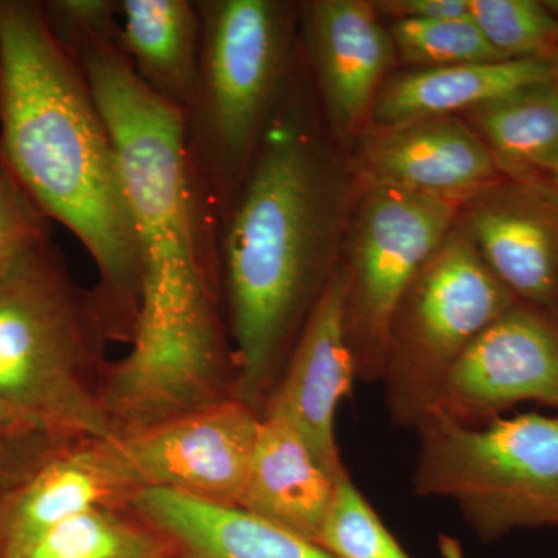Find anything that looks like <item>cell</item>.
Listing matches in <instances>:
<instances>
[{
    "label": "cell",
    "mask_w": 558,
    "mask_h": 558,
    "mask_svg": "<svg viewBox=\"0 0 558 558\" xmlns=\"http://www.w3.org/2000/svg\"><path fill=\"white\" fill-rule=\"evenodd\" d=\"M357 380L347 326L341 260L290 351L263 414L289 422L330 475H349L336 435L341 400Z\"/></svg>",
    "instance_id": "8fae6325"
},
{
    "label": "cell",
    "mask_w": 558,
    "mask_h": 558,
    "mask_svg": "<svg viewBox=\"0 0 558 558\" xmlns=\"http://www.w3.org/2000/svg\"><path fill=\"white\" fill-rule=\"evenodd\" d=\"M119 40L138 78L185 112L199 75L202 25L194 0H119Z\"/></svg>",
    "instance_id": "d6986e66"
},
{
    "label": "cell",
    "mask_w": 558,
    "mask_h": 558,
    "mask_svg": "<svg viewBox=\"0 0 558 558\" xmlns=\"http://www.w3.org/2000/svg\"><path fill=\"white\" fill-rule=\"evenodd\" d=\"M344 213L347 179L299 70L218 233L234 398L259 414L340 264Z\"/></svg>",
    "instance_id": "7a4b0ae2"
},
{
    "label": "cell",
    "mask_w": 558,
    "mask_h": 558,
    "mask_svg": "<svg viewBox=\"0 0 558 558\" xmlns=\"http://www.w3.org/2000/svg\"><path fill=\"white\" fill-rule=\"evenodd\" d=\"M51 240V220L0 154V270Z\"/></svg>",
    "instance_id": "d4e9b609"
},
{
    "label": "cell",
    "mask_w": 558,
    "mask_h": 558,
    "mask_svg": "<svg viewBox=\"0 0 558 558\" xmlns=\"http://www.w3.org/2000/svg\"><path fill=\"white\" fill-rule=\"evenodd\" d=\"M259 424L258 411L233 396L131 435L98 440V447L130 497L143 488H165L240 508Z\"/></svg>",
    "instance_id": "9c48e42d"
},
{
    "label": "cell",
    "mask_w": 558,
    "mask_h": 558,
    "mask_svg": "<svg viewBox=\"0 0 558 558\" xmlns=\"http://www.w3.org/2000/svg\"><path fill=\"white\" fill-rule=\"evenodd\" d=\"M196 5L199 75L183 131L194 185L219 233L299 72V10L277 0H197Z\"/></svg>",
    "instance_id": "5b68a950"
},
{
    "label": "cell",
    "mask_w": 558,
    "mask_h": 558,
    "mask_svg": "<svg viewBox=\"0 0 558 558\" xmlns=\"http://www.w3.org/2000/svg\"><path fill=\"white\" fill-rule=\"evenodd\" d=\"M69 444L73 442L44 432H28L0 440V517L11 497L33 473Z\"/></svg>",
    "instance_id": "484cf974"
},
{
    "label": "cell",
    "mask_w": 558,
    "mask_h": 558,
    "mask_svg": "<svg viewBox=\"0 0 558 558\" xmlns=\"http://www.w3.org/2000/svg\"><path fill=\"white\" fill-rule=\"evenodd\" d=\"M462 215L465 236L517 303L558 323V194L501 180Z\"/></svg>",
    "instance_id": "7c38bea8"
},
{
    "label": "cell",
    "mask_w": 558,
    "mask_h": 558,
    "mask_svg": "<svg viewBox=\"0 0 558 558\" xmlns=\"http://www.w3.org/2000/svg\"><path fill=\"white\" fill-rule=\"evenodd\" d=\"M546 5H548L549 9L553 10L554 13H556L558 16V0H548V2H546Z\"/></svg>",
    "instance_id": "4dcf8cb0"
},
{
    "label": "cell",
    "mask_w": 558,
    "mask_h": 558,
    "mask_svg": "<svg viewBox=\"0 0 558 558\" xmlns=\"http://www.w3.org/2000/svg\"><path fill=\"white\" fill-rule=\"evenodd\" d=\"M538 183H542V185L548 186V189L556 191L558 194V167L554 168L553 171L549 172L548 175H546L545 179L539 180Z\"/></svg>",
    "instance_id": "f1b7e54d"
},
{
    "label": "cell",
    "mask_w": 558,
    "mask_h": 558,
    "mask_svg": "<svg viewBox=\"0 0 558 558\" xmlns=\"http://www.w3.org/2000/svg\"><path fill=\"white\" fill-rule=\"evenodd\" d=\"M380 17L399 20H442V17L465 16L468 0H385L374 2Z\"/></svg>",
    "instance_id": "4316f807"
},
{
    "label": "cell",
    "mask_w": 558,
    "mask_h": 558,
    "mask_svg": "<svg viewBox=\"0 0 558 558\" xmlns=\"http://www.w3.org/2000/svg\"><path fill=\"white\" fill-rule=\"evenodd\" d=\"M130 495L106 465L97 440H78L53 454L11 497L0 517V550L98 506L124 509Z\"/></svg>",
    "instance_id": "ac0fdd59"
},
{
    "label": "cell",
    "mask_w": 558,
    "mask_h": 558,
    "mask_svg": "<svg viewBox=\"0 0 558 558\" xmlns=\"http://www.w3.org/2000/svg\"><path fill=\"white\" fill-rule=\"evenodd\" d=\"M90 290L49 240L0 270V405L57 438L102 440L110 363Z\"/></svg>",
    "instance_id": "277c9868"
},
{
    "label": "cell",
    "mask_w": 558,
    "mask_h": 558,
    "mask_svg": "<svg viewBox=\"0 0 558 558\" xmlns=\"http://www.w3.org/2000/svg\"><path fill=\"white\" fill-rule=\"evenodd\" d=\"M124 509L183 558H333L317 543L240 508L165 488H143Z\"/></svg>",
    "instance_id": "9a60e30c"
},
{
    "label": "cell",
    "mask_w": 558,
    "mask_h": 558,
    "mask_svg": "<svg viewBox=\"0 0 558 558\" xmlns=\"http://www.w3.org/2000/svg\"><path fill=\"white\" fill-rule=\"evenodd\" d=\"M304 50L333 132L373 113L396 49L374 2L312 0L299 7Z\"/></svg>",
    "instance_id": "4fadbf2b"
},
{
    "label": "cell",
    "mask_w": 558,
    "mask_h": 558,
    "mask_svg": "<svg viewBox=\"0 0 558 558\" xmlns=\"http://www.w3.org/2000/svg\"><path fill=\"white\" fill-rule=\"evenodd\" d=\"M553 68H554V81L558 84V51L556 57L553 58Z\"/></svg>",
    "instance_id": "f546056e"
},
{
    "label": "cell",
    "mask_w": 558,
    "mask_h": 558,
    "mask_svg": "<svg viewBox=\"0 0 558 558\" xmlns=\"http://www.w3.org/2000/svg\"><path fill=\"white\" fill-rule=\"evenodd\" d=\"M339 481L289 422L263 414L240 509L317 543Z\"/></svg>",
    "instance_id": "2e32d148"
},
{
    "label": "cell",
    "mask_w": 558,
    "mask_h": 558,
    "mask_svg": "<svg viewBox=\"0 0 558 558\" xmlns=\"http://www.w3.org/2000/svg\"><path fill=\"white\" fill-rule=\"evenodd\" d=\"M554 81L553 61L505 60L414 69L384 83L371 120L377 126L453 117L513 92Z\"/></svg>",
    "instance_id": "e0dca14e"
},
{
    "label": "cell",
    "mask_w": 558,
    "mask_h": 558,
    "mask_svg": "<svg viewBox=\"0 0 558 558\" xmlns=\"http://www.w3.org/2000/svg\"><path fill=\"white\" fill-rule=\"evenodd\" d=\"M388 32L400 58L416 69L505 61L469 13L442 20L391 21Z\"/></svg>",
    "instance_id": "603a6c76"
},
{
    "label": "cell",
    "mask_w": 558,
    "mask_h": 558,
    "mask_svg": "<svg viewBox=\"0 0 558 558\" xmlns=\"http://www.w3.org/2000/svg\"><path fill=\"white\" fill-rule=\"evenodd\" d=\"M124 509L98 506L61 521L0 558H170L159 534Z\"/></svg>",
    "instance_id": "44dd1931"
},
{
    "label": "cell",
    "mask_w": 558,
    "mask_h": 558,
    "mask_svg": "<svg viewBox=\"0 0 558 558\" xmlns=\"http://www.w3.org/2000/svg\"><path fill=\"white\" fill-rule=\"evenodd\" d=\"M0 154L47 218L87 250L106 337L131 344L142 263L116 143L44 2L0 0Z\"/></svg>",
    "instance_id": "3957f363"
},
{
    "label": "cell",
    "mask_w": 558,
    "mask_h": 558,
    "mask_svg": "<svg viewBox=\"0 0 558 558\" xmlns=\"http://www.w3.org/2000/svg\"><path fill=\"white\" fill-rule=\"evenodd\" d=\"M317 545L333 558H411L351 475L337 483L336 499Z\"/></svg>",
    "instance_id": "cb8c5ba5"
},
{
    "label": "cell",
    "mask_w": 558,
    "mask_h": 558,
    "mask_svg": "<svg viewBox=\"0 0 558 558\" xmlns=\"http://www.w3.org/2000/svg\"><path fill=\"white\" fill-rule=\"evenodd\" d=\"M469 16L502 60H553L558 16L535 0H468Z\"/></svg>",
    "instance_id": "7402d4cb"
},
{
    "label": "cell",
    "mask_w": 558,
    "mask_h": 558,
    "mask_svg": "<svg viewBox=\"0 0 558 558\" xmlns=\"http://www.w3.org/2000/svg\"><path fill=\"white\" fill-rule=\"evenodd\" d=\"M521 402L558 409V323L515 304L462 352L432 411L476 427Z\"/></svg>",
    "instance_id": "30bf717a"
},
{
    "label": "cell",
    "mask_w": 558,
    "mask_h": 558,
    "mask_svg": "<svg viewBox=\"0 0 558 558\" xmlns=\"http://www.w3.org/2000/svg\"><path fill=\"white\" fill-rule=\"evenodd\" d=\"M414 429V494L453 501L481 542L558 527V416L523 414L476 428L429 411Z\"/></svg>",
    "instance_id": "8992f818"
},
{
    "label": "cell",
    "mask_w": 558,
    "mask_h": 558,
    "mask_svg": "<svg viewBox=\"0 0 558 558\" xmlns=\"http://www.w3.org/2000/svg\"><path fill=\"white\" fill-rule=\"evenodd\" d=\"M454 202L371 182L359 204L348 260L347 326L357 380L384 374L389 328L411 281L458 223Z\"/></svg>",
    "instance_id": "ba28073f"
},
{
    "label": "cell",
    "mask_w": 558,
    "mask_h": 558,
    "mask_svg": "<svg viewBox=\"0 0 558 558\" xmlns=\"http://www.w3.org/2000/svg\"><path fill=\"white\" fill-rule=\"evenodd\" d=\"M515 304L457 223L392 317L380 379L392 424L416 428L462 352Z\"/></svg>",
    "instance_id": "52a82bcc"
},
{
    "label": "cell",
    "mask_w": 558,
    "mask_h": 558,
    "mask_svg": "<svg viewBox=\"0 0 558 558\" xmlns=\"http://www.w3.org/2000/svg\"><path fill=\"white\" fill-rule=\"evenodd\" d=\"M371 182L468 204L501 182L478 132L453 117L377 126L362 143Z\"/></svg>",
    "instance_id": "5bb4252c"
},
{
    "label": "cell",
    "mask_w": 558,
    "mask_h": 558,
    "mask_svg": "<svg viewBox=\"0 0 558 558\" xmlns=\"http://www.w3.org/2000/svg\"><path fill=\"white\" fill-rule=\"evenodd\" d=\"M28 432H40V429L33 427L31 422L25 421L24 417L14 413L13 410L0 405V440L24 435V433Z\"/></svg>",
    "instance_id": "83f0119b"
},
{
    "label": "cell",
    "mask_w": 558,
    "mask_h": 558,
    "mask_svg": "<svg viewBox=\"0 0 558 558\" xmlns=\"http://www.w3.org/2000/svg\"><path fill=\"white\" fill-rule=\"evenodd\" d=\"M78 62L119 156L142 263V303L126 357L110 363L102 402L113 432H140L233 398L218 229L190 170L183 112L138 78L109 0H73L50 20Z\"/></svg>",
    "instance_id": "6da1fadb"
},
{
    "label": "cell",
    "mask_w": 558,
    "mask_h": 558,
    "mask_svg": "<svg viewBox=\"0 0 558 558\" xmlns=\"http://www.w3.org/2000/svg\"><path fill=\"white\" fill-rule=\"evenodd\" d=\"M499 171L538 183L558 167V84L527 87L470 110Z\"/></svg>",
    "instance_id": "ffe728a7"
}]
</instances>
